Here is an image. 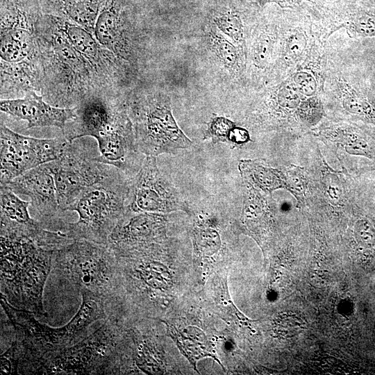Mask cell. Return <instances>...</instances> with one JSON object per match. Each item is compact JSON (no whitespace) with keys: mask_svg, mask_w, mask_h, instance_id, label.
I'll list each match as a JSON object with an SVG mask.
<instances>
[{"mask_svg":"<svg viewBox=\"0 0 375 375\" xmlns=\"http://www.w3.org/2000/svg\"><path fill=\"white\" fill-rule=\"evenodd\" d=\"M162 322L167 326L169 335L174 341L181 353L185 356L195 371L198 372L197 369V361L205 357H212L221 364L216 357L207 337L199 328L189 326L179 330L167 322Z\"/></svg>","mask_w":375,"mask_h":375,"instance_id":"20","label":"cell"},{"mask_svg":"<svg viewBox=\"0 0 375 375\" xmlns=\"http://www.w3.org/2000/svg\"><path fill=\"white\" fill-rule=\"evenodd\" d=\"M205 35L210 50L219 62L231 74H238L240 70V50L238 47L225 38L216 26L208 27Z\"/></svg>","mask_w":375,"mask_h":375,"instance_id":"22","label":"cell"},{"mask_svg":"<svg viewBox=\"0 0 375 375\" xmlns=\"http://www.w3.org/2000/svg\"><path fill=\"white\" fill-rule=\"evenodd\" d=\"M68 140L64 137L41 139L13 131L1 120V184H7L23 173L56 160Z\"/></svg>","mask_w":375,"mask_h":375,"instance_id":"11","label":"cell"},{"mask_svg":"<svg viewBox=\"0 0 375 375\" xmlns=\"http://www.w3.org/2000/svg\"><path fill=\"white\" fill-rule=\"evenodd\" d=\"M217 283L218 285L217 288L218 290L217 294L219 303L224 306L226 310L228 308L240 322L242 323H249L250 322H253V320L249 319L243 313H242L233 303L228 293L226 276H224L220 279L218 278Z\"/></svg>","mask_w":375,"mask_h":375,"instance_id":"32","label":"cell"},{"mask_svg":"<svg viewBox=\"0 0 375 375\" xmlns=\"http://www.w3.org/2000/svg\"><path fill=\"white\" fill-rule=\"evenodd\" d=\"M260 6H263L268 3H274L281 8H294L301 3L310 0H258Z\"/></svg>","mask_w":375,"mask_h":375,"instance_id":"37","label":"cell"},{"mask_svg":"<svg viewBox=\"0 0 375 375\" xmlns=\"http://www.w3.org/2000/svg\"><path fill=\"white\" fill-rule=\"evenodd\" d=\"M235 126V122L225 117L212 115L207 124L203 140H210L214 144L228 143L231 131Z\"/></svg>","mask_w":375,"mask_h":375,"instance_id":"27","label":"cell"},{"mask_svg":"<svg viewBox=\"0 0 375 375\" xmlns=\"http://www.w3.org/2000/svg\"><path fill=\"white\" fill-rule=\"evenodd\" d=\"M75 117L62 133L69 142L94 138L100 162L112 165L129 177L140 169L145 156L140 151L130 119L127 98L115 92L101 91L75 107Z\"/></svg>","mask_w":375,"mask_h":375,"instance_id":"1","label":"cell"},{"mask_svg":"<svg viewBox=\"0 0 375 375\" xmlns=\"http://www.w3.org/2000/svg\"><path fill=\"white\" fill-rule=\"evenodd\" d=\"M129 208L133 213L166 214L178 210L192 212L176 187L161 172L154 156H145L140 169L131 178Z\"/></svg>","mask_w":375,"mask_h":375,"instance_id":"12","label":"cell"},{"mask_svg":"<svg viewBox=\"0 0 375 375\" xmlns=\"http://www.w3.org/2000/svg\"><path fill=\"white\" fill-rule=\"evenodd\" d=\"M108 0H48L51 14L76 24L92 35L99 14Z\"/></svg>","mask_w":375,"mask_h":375,"instance_id":"19","label":"cell"},{"mask_svg":"<svg viewBox=\"0 0 375 375\" xmlns=\"http://www.w3.org/2000/svg\"><path fill=\"white\" fill-rule=\"evenodd\" d=\"M131 178L116 168L102 181L85 189L70 206L76 222H64L61 231L73 240H85L107 246L114 228L131 212Z\"/></svg>","mask_w":375,"mask_h":375,"instance_id":"6","label":"cell"},{"mask_svg":"<svg viewBox=\"0 0 375 375\" xmlns=\"http://www.w3.org/2000/svg\"><path fill=\"white\" fill-rule=\"evenodd\" d=\"M213 22L240 50L243 48L245 44L244 27L238 14L232 11L222 13L213 18Z\"/></svg>","mask_w":375,"mask_h":375,"instance_id":"26","label":"cell"},{"mask_svg":"<svg viewBox=\"0 0 375 375\" xmlns=\"http://www.w3.org/2000/svg\"><path fill=\"white\" fill-rule=\"evenodd\" d=\"M60 29L72 44L90 62L106 88L115 92L134 72L83 27L54 15Z\"/></svg>","mask_w":375,"mask_h":375,"instance_id":"13","label":"cell"},{"mask_svg":"<svg viewBox=\"0 0 375 375\" xmlns=\"http://www.w3.org/2000/svg\"><path fill=\"white\" fill-rule=\"evenodd\" d=\"M134 338L133 360L137 367L144 374H159L164 372L158 351L147 337Z\"/></svg>","mask_w":375,"mask_h":375,"instance_id":"24","label":"cell"},{"mask_svg":"<svg viewBox=\"0 0 375 375\" xmlns=\"http://www.w3.org/2000/svg\"><path fill=\"white\" fill-rule=\"evenodd\" d=\"M51 270L80 290L102 297L106 304L113 297L117 256L106 245L74 240L54 250Z\"/></svg>","mask_w":375,"mask_h":375,"instance_id":"9","label":"cell"},{"mask_svg":"<svg viewBox=\"0 0 375 375\" xmlns=\"http://www.w3.org/2000/svg\"><path fill=\"white\" fill-rule=\"evenodd\" d=\"M0 109L3 113L26 121L27 128L55 126L62 133L66 124L76 115L75 107L54 106L35 91L20 98L1 99Z\"/></svg>","mask_w":375,"mask_h":375,"instance_id":"17","label":"cell"},{"mask_svg":"<svg viewBox=\"0 0 375 375\" xmlns=\"http://www.w3.org/2000/svg\"><path fill=\"white\" fill-rule=\"evenodd\" d=\"M290 82L302 95L311 97L317 92V81L315 77L307 71L300 70L294 73Z\"/></svg>","mask_w":375,"mask_h":375,"instance_id":"31","label":"cell"},{"mask_svg":"<svg viewBox=\"0 0 375 375\" xmlns=\"http://www.w3.org/2000/svg\"><path fill=\"white\" fill-rule=\"evenodd\" d=\"M348 31L356 36H375V15L360 13L353 17L345 25Z\"/></svg>","mask_w":375,"mask_h":375,"instance_id":"29","label":"cell"},{"mask_svg":"<svg viewBox=\"0 0 375 375\" xmlns=\"http://www.w3.org/2000/svg\"><path fill=\"white\" fill-rule=\"evenodd\" d=\"M124 330L108 318L74 344L44 356L33 374H114L120 373Z\"/></svg>","mask_w":375,"mask_h":375,"instance_id":"7","label":"cell"},{"mask_svg":"<svg viewBox=\"0 0 375 375\" xmlns=\"http://www.w3.org/2000/svg\"><path fill=\"white\" fill-rule=\"evenodd\" d=\"M3 185L17 194L27 196L31 206L47 228L49 224L60 228L63 221L59 215L62 212L59 208L54 177L49 162L28 170Z\"/></svg>","mask_w":375,"mask_h":375,"instance_id":"15","label":"cell"},{"mask_svg":"<svg viewBox=\"0 0 375 375\" xmlns=\"http://www.w3.org/2000/svg\"><path fill=\"white\" fill-rule=\"evenodd\" d=\"M210 219L199 216L194 221L192 242L194 256L197 259H205L218 253L222 248L219 231Z\"/></svg>","mask_w":375,"mask_h":375,"instance_id":"23","label":"cell"},{"mask_svg":"<svg viewBox=\"0 0 375 375\" xmlns=\"http://www.w3.org/2000/svg\"><path fill=\"white\" fill-rule=\"evenodd\" d=\"M127 106L137 144L144 156L174 154L192 147V141L174 117L167 94L153 91L135 93L127 98Z\"/></svg>","mask_w":375,"mask_h":375,"instance_id":"8","label":"cell"},{"mask_svg":"<svg viewBox=\"0 0 375 375\" xmlns=\"http://www.w3.org/2000/svg\"><path fill=\"white\" fill-rule=\"evenodd\" d=\"M307 46L305 35L299 31L292 33L285 42V55L292 60H298L303 55Z\"/></svg>","mask_w":375,"mask_h":375,"instance_id":"34","label":"cell"},{"mask_svg":"<svg viewBox=\"0 0 375 375\" xmlns=\"http://www.w3.org/2000/svg\"><path fill=\"white\" fill-rule=\"evenodd\" d=\"M80 292L82 302L75 316L57 328L40 323L33 313L13 307L1 295V307L14 328L18 374H31L44 356L76 344L91 332L94 323L108 318L102 297L88 290Z\"/></svg>","mask_w":375,"mask_h":375,"instance_id":"4","label":"cell"},{"mask_svg":"<svg viewBox=\"0 0 375 375\" xmlns=\"http://www.w3.org/2000/svg\"><path fill=\"white\" fill-rule=\"evenodd\" d=\"M239 170L249 185L264 192H272L283 185L281 172L260 160H242Z\"/></svg>","mask_w":375,"mask_h":375,"instance_id":"21","label":"cell"},{"mask_svg":"<svg viewBox=\"0 0 375 375\" xmlns=\"http://www.w3.org/2000/svg\"><path fill=\"white\" fill-rule=\"evenodd\" d=\"M1 99L41 92L42 72L37 38L40 16L28 0L1 1Z\"/></svg>","mask_w":375,"mask_h":375,"instance_id":"3","label":"cell"},{"mask_svg":"<svg viewBox=\"0 0 375 375\" xmlns=\"http://www.w3.org/2000/svg\"><path fill=\"white\" fill-rule=\"evenodd\" d=\"M93 35L135 74L138 60L136 31L125 15L119 0H108L103 7Z\"/></svg>","mask_w":375,"mask_h":375,"instance_id":"14","label":"cell"},{"mask_svg":"<svg viewBox=\"0 0 375 375\" xmlns=\"http://www.w3.org/2000/svg\"><path fill=\"white\" fill-rule=\"evenodd\" d=\"M1 228L28 235L37 242L46 239L50 232L40 221L33 219L28 211L31 202L21 199L8 185H0Z\"/></svg>","mask_w":375,"mask_h":375,"instance_id":"18","label":"cell"},{"mask_svg":"<svg viewBox=\"0 0 375 375\" xmlns=\"http://www.w3.org/2000/svg\"><path fill=\"white\" fill-rule=\"evenodd\" d=\"M0 231L1 295L16 308L45 315L43 291L55 249L15 231Z\"/></svg>","mask_w":375,"mask_h":375,"instance_id":"5","label":"cell"},{"mask_svg":"<svg viewBox=\"0 0 375 375\" xmlns=\"http://www.w3.org/2000/svg\"><path fill=\"white\" fill-rule=\"evenodd\" d=\"M274 37L269 30H262L256 38L252 47V60L256 66L264 68L270 60L273 47Z\"/></svg>","mask_w":375,"mask_h":375,"instance_id":"28","label":"cell"},{"mask_svg":"<svg viewBox=\"0 0 375 375\" xmlns=\"http://www.w3.org/2000/svg\"><path fill=\"white\" fill-rule=\"evenodd\" d=\"M167 217L165 214L131 212L109 236L107 246L115 253L163 242Z\"/></svg>","mask_w":375,"mask_h":375,"instance_id":"16","label":"cell"},{"mask_svg":"<svg viewBox=\"0 0 375 375\" xmlns=\"http://www.w3.org/2000/svg\"><path fill=\"white\" fill-rule=\"evenodd\" d=\"M250 140L249 132L244 128L235 126L231 133L228 143L231 144H242Z\"/></svg>","mask_w":375,"mask_h":375,"instance_id":"36","label":"cell"},{"mask_svg":"<svg viewBox=\"0 0 375 375\" xmlns=\"http://www.w3.org/2000/svg\"><path fill=\"white\" fill-rule=\"evenodd\" d=\"M99 154L93 155L77 139L68 141L59 158L49 162L62 212L69 210L85 189L106 178L117 168L100 162Z\"/></svg>","mask_w":375,"mask_h":375,"instance_id":"10","label":"cell"},{"mask_svg":"<svg viewBox=\"0 0 375 375\" xmlns=\"http://www.w3.org/2000/svg\"><path fill=\"white\" fill-rule=\"evenodd\" d=\"M299 114L302 119L309 124H315L322 115V106L319 99L315 96L309 97L300 103Z\"/></svg>","mask_w":375,"mask_h":375,"instance_id":"33","label":"cell"},{"mask_svg":"<svg viewBox=\"0 0 375 375\" xmlns=\"http://www.w3.org/2000/svg\"><path fill=\"white\" fill-rule=\"evenodd\" d=\"M301 96L292 83L290 82L284 83L278 89L275 98L276 103L280 107L285 109H294L299 106Z\"/></svg>","mask_w":375,"mask_h":375,"instance_id":"30","label":"cell"},{"mask_svg":"<svg viewBox=\"0 0 375 375\" xmlns=\"http://www.w3.org/2000/svg\"><path fill=\"white\" fill-rule=\"evenodd\" d=\"M36 33L42 72L41 95L46 101L72 108L94 93L110 91L90 62L60 29L54 15L42 14Z\"/></svg>","mask_w":375,"mask_h":375,"instance_id":"2","label":"cell"},{"mask_svg":"<svg viewBox=\"0 0 375 375\" xmlns=\"http://www.w3.org/2000/svg\"><path fill=\"white\" fill-rule=\"evenodd\" d=\"M339 88L342 104L347 110L375 121V110L365 97L344 81L340 83Z\"/></svg>","mask_w":375,"mask_h":375,"instance_id":"25","label":"cell"},{"mask_svg":"<svg viewBox=\"0 0 375 375\" xmlns=\"http://www.w3.org/2000/svg\"><path fill=\"white\" fill-rule=\"evenodd\" d=\"M1 374H18V359L14 342L1 356Z\"/></svg>","mask_w":375,"mask_h":375,"instance_id":"35","label":"cell"}]
</instances>
